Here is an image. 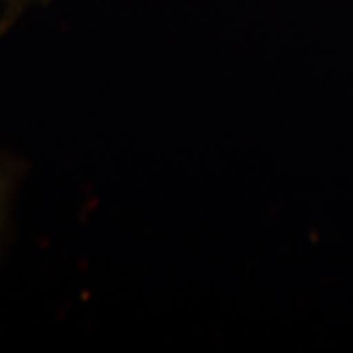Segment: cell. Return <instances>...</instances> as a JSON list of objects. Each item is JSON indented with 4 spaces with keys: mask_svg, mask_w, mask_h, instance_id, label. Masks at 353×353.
Instances as JSON below:
<instances>
[{
    "mask_svg": "<svg viewBox=\"0 0 353 353\" xmlns=\"http://www.w3.org/2000/svg\"><path fill=\"white\" fill-rule=\"evenodd\" d=\"M6 204H8V175L0 165V232L6 218Z\"/></svg>",
    "mask_w": 353,
    "mask_h": 353,
    "instance_id": "1",
    "label": "cell"
},
{
    "mask_svg": "<svg viewBox=\"0 0 353 353\" xmlns=\"http://www.w3.org/2000/svg\"><path fill=\"white\" fill-rule=\"evenodd\" d=\"M36 2H41V0H0V8H4V10H22L30 4H36Z\"/></svg>",
    "mask_w": 353,
    "mask_h": 353,
    "instance_id": "2",
    "label": "cell"
}]
</instances>
